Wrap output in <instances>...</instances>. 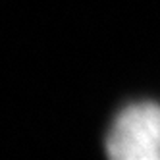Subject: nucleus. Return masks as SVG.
I'll list each match as a JSON object with an SVG mask.
<instances>
[{
    "mask_svg": "<svg viewBox=\"0 0 160 160\" xmlns=\"http://www.w3.org/2000/svg\"><path fill=\"white\" fill-rule=\"evenodd\" d=\"M106 151L118 160H160V104L135 102L114 120Z\"/></svg>",
    "mask_w": 160,
    "mask_h": 160,
    "instance_id": "nucleus-1",
    "label": "nucleus"
}]
</instances>
